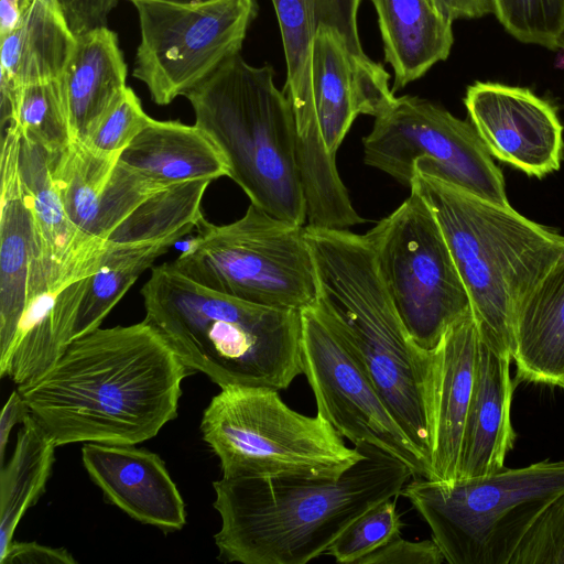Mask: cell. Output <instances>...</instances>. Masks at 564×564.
I'll return each mask as SVG.
<instances>
[{"instance_id":"obj_8","label":"cell","mask_w":564,"mask_h":564,"mask_svg":"<svg viewBox=\"0 0 564 564\" xmlns=\"http://www.w3.org/2000/svg\"><path fill=\"white\" fill-rule=\"evenodd\" d=\"M200 430L227 478H336L362 457L321 415L294 411L264 387L221 388Z\"/></svg>"},{"instance_id":"obj_6","label":"cell","mask_w":564,"mask_h":564,"mask_svg":"<svg viewBox=\"0 0 564 564\" xmlns=\"http://www.w3.org/2000/svg\"><path fill=\"white\" fill-rule=\"evenodd\" d=\"M185 97L195 124L220 151L228 177L251 204L305 226L295 117L283 89L274 84L273 67L250 65L238 53Z\"/></svg>"},{"instance_id":"obj_22","label":"cell","mask_w":564,"mask_h":564,"mask_svg":"<svg viewBox=\"0 0 564 564\" xmlns=\"http://www.w3.org/2000/svg\"><path fill=\"white\" fill-rule=\"evenodd\" d=\"M119 162L165 188L228 176L214 142L196 124L175 120L152 119L121 152Z\"/></svg>"},{"instance_id":"obj_42","label":"cell","mask_w":564,"mask_h":564,"mask_svg":"<svg viewBox=\"0 0 564 564\" xmlns=\"http://www.w3.org/2000/svg\"><path fill=\"white\" fill-rule=\"evenodd\" d=\"M134 1V0H129ZM152 1H160V2H167V3H177V4H196V3H203L212 0H152Z\"/></svg>"},{"instance_id":"obj_14","label":"cell","mask_w":564,"mask_h":564,"mask_svg":"<svg viewBox=\"0 0 564 564\" xmlns=\"http://www.w3.org/2000/svg\"><path fill=\"white\" fill-rule=\"evenodd\" d=\"M282 39L286 65L283 91L296 122V158L303 186L318 191L339 180L336 158L323 145L315 115L312 86L314 40L322 28H332L346 40L362 62L365 53L358 32L361 0H271Z\"/></svg>"},{"instance_id":"obj_41","label":"cell","mask_w":564,"mask_h":564,"mask_svg":"<svg viewBox=\"0 0 564 564\" xmlns=\"http://www.w3.org/2000/svg\"><path fill=\"white\" fill-rule=\"evenodd\" d=\"M22 0H0V35L14 29L21 15Z\"/></svg>"},{"instance_id":"obj_38","label":"cell","mask_w":564,"mask_h":564,"mask_svg":"<svg viewBox=\"0 0 564 564\" xmlns=\"http://www.w3.org/2000/svg\"><path fill=\"white\" fill-rule=\"evenodd\" d=\"M73 555L63 547H51L37 542L13 541L0 557V564H75Z\"/></svg>"},{"instance_id":"obj_29","label":"cell","mask_w":564,"mask_h":564,"mask_svg":"<svg viewBox=\"0 0 564 564\" xmlns=\"http://www.w3.org/2000/svg\"><path fill=\"white\" fill-rule=\"evenodd\" d=\"M1 94V128L14 126L23 139L55 156L75 142L61 78L19 86Z\"/></svg>"},{"instance_id":"obj_7","label":"cell","mask_w":564,"mask_h":564,"mask_svg":"<svg viewBox=\"0 0 564 564\" xmlns=\"http://www.w3.org/2000/svg\"><path fill=\"white\" fill-rule=\"evenodd\" d=\"M564 492V459L442 482L412 477L400 495L449 564H509L542 511Z\"/></svg>"},{"instance_id":"obj_20","label":"cell","mask_w":564,"mask_h":564,"mask_svg":"<svg viewBox=\"0 0 564 564\" xmlns=\"http://www.w3.org/2000/svg\"><path fill=\"white\" fill-rule=\"evenodd\" d=\"M480 333L470 312L453 324L434 348L432 408V480L458 478L462 445L470 405Z\"/></svg>"},{"instance_id":"obj_28","label":"cell","mask_w":564,"mask_h":564,"mask_svg":"<svg viewBox=\"0 0 564 564\" xmlns=\"http://www.w3.org/2000/svg\"><path fill=\"white\" fill-rule=\"evenodd\" d=\"M9 463L0 473V557L13 542L18 523L45 490L56 445L30 414L22 423Z\"/></svg>"},{"instance_id":"obj_4","label":"cell","mask_w":564,"mask_h":564,"mask_svg":"<svg viewBox=\"0 0 564 564\" xmlns=\"http://www.w3.org/2000/svg\"><path fill=\"white\" fill-rule=\"evenodd\" d=\"M149 319L182 361L220 388L285 390L302 375V312L250 303L208 289L171 262L141 289Z\"/></svg>"},{"instance_id":"obj_43","label":"cell","mask_w":564,"mask_h":564,"mask_svg":"<svg viewBox=\"0 0 564 564\" xmlns=\"http://www.w3.org/2000/svg\"><path fill=\"white\" fill-rule=\"evenodd\" d=\"M561 48H563V50H564V42H563V45H562V47H561Z\"/></svg>"},{"instance_id":"obj_18","label":"cell","mask_w":564,"mask_h":564,"mask_svg":"<svg viewBox=\"0 0 564 564\" xmlns=\"http://www.w3.org/2000/svg\"><path fill=\"white\" fill-rule=\"evenodd\" d=\"M20 174L30 205L48 291L91 276L108 248L70 219L52 172V155L21 137Z\"/></svg>"},{"instance_id":"obj_5","label":"cell","mask_w":564,"mask_h":564,"mask_svg":"<svg viewBox=\"0 0 564 564\" xmlns=\"http://www.w3.org/2000/svg\"><path fill=\"white\" fill-rule=\"evenodd\" d=\"M410 189L443 231L481 338L511 355L517 312L564 259V236L435 176L415 172Z\"/></svg>"},{"instance_id":"obj_36","label":"cell","mask_w":564,"mask_h":564,"mask_svg":"<svg viewBox=\"0 0 564 564\" xmlns=\"http://www.w3.org/2000/svg\"><path fill=\"white\" fill-rule=\"evenodd\" d=\"M443 562L445 558L433 539L413 542L399 534L360 558L357 564H441Z\"/></svg>"},{"instance_id":"obj_11","label":"cell","mask_w":564,"mask_h":564,"mask_svg":"<svg viewBox=\"0 0 564 564\" xmlns=\"http://www.w3.org/2000/svg\"><path fill=\"white\" fill-rule=\"evenodd\" d=\"M362 143L365 163L402 185L420 172L510 206L503 175L474 124L427 99L395 97Z\"/></svg>"},{"instance_id":"obj_10","label":"cell","mask_w":564,"mask_h":564,"mask_svg":"<svg viewBox=\"0 0 564 564\" xmlns=\"http://www.w3.org/2000/svg\"><path fill=\"white\" fill-rule=\"evenodd\" d=\"M365 236L405 329L421 348L434 349L446 330L473 310L432 210L411 191Z\"/></svg>"},{"instance_id":"obj_2","label":"cell","mask_w":564,"mask_h":564,"mask_svg":"<svg viewBox=\"0 0 564 564\" xmlns=\"http://www.w3.org/2000/svg\"><path fill=\"white\" fill-rule=\"evenodd\" d=\"M362 457L336 478H227L213 482L221 527L219 558L242 564H305L326 554L373 506L400 496L410 468L361 443Z\"/></svg>"},{"instance_id":"obj_33","label":"cell","mask_w":564,"mask_h":564,"mask_svg":"<svg viewBox=\"0 0 564 564\" xmlns=\"http://www.w3.org/2000/svg\"><path fill=\"white\" fill-rule=\"evenodd\" d=\"M399 496L373 506L352 521L328 547L326 554L337 563L357 564L401 533L403 525L397 510Z\"/></svg>"},{"instance_id":"obj_16","label":"cell","mask_w":564,"mask_h":564,"mask_svg":"<svg viewBox=\"0 0 564 564\" xmlns=\"http://www.w3.org/2000/svg\"><path fill=\"white\" fill-rule=\"evenodd\" d=\"M21 134L8 124L1 142L0 376L28 301L47 290L33 217L20 174Z\"/></svg>"},{"instance_id":"obj_26","label":"cell","mask_w":564,"mask_h":564,"mask_svg":"<svg viewBox=\"0 0 564 564\" xmlns=\"http://www.w3.org/2000/svg\"><path fill=\"white\" fill-rule=\"evenodd\" d=\"M75 42L55 0H22L17 25L1 36L0 90L61 78Z\"/></svg>"},{"instance_id":"obj_27","label":"cell","mask_w":564,"mask_h":564,"mask_svg":"<svg viewBox=\"0 0 564 564\" xmlns=\"http://www.w3.org/2000/svg\"><path fill=\"white\" fill-rule=\"evenodd\" d=\"M87 278L32 296L22 315L3 377L18 386L44 375L72 341Z\"/></svg>"},{"instance_id":"obj_34","label":"cell","mask_w":564,"mask_h":564,"mask_svg":"<svg viewBox=\"0 0 564 564\" xmlns=\"http://www.w3.org/2000/svg\"><path fill=\"white\" fill-rule=\"evenodd\" d=\"M509 564H564V492L536 518Z\"/></svg>"},{"instance_id":"obj_25","label":"cell","mask_w":564,"mask_h":564,"mask_svg":"<svg viewBox=\"0 0 564 564\" xmlns=\"http://www.w3.org/2000/svg\"><path fill=\"white\" fill-rule=\"evenodd\" d=\"M370 1L378 17L384 62L393 69L394 93L448 57L453 22L437 11L433 0Z\"/></svg>"},{"instance_id":"obj_37","label":"cell","mask_w":564,"mask_h":564,"mask_svg":"<svg viewBox=\"0 0 564 564\" xmlns=\"http://www.w3.org/2000/svg\"><path fill=\"white\" fill-rule=\"evenodd\" d=\"M75 37L107 26L119 0H55Z\"/></svg>"},{"instance_id":"obj_32","label":"cell","mask_w":564,"mask_h":564,"mask_svg":"<svg viewBox=\"0 0 564 564\" xmlns=\"http://www.w3.org/2000/svg\"><path fill=\"white\" fill-rule=\"evenodd\" d=\"M496 18L514 39L555 51L564 42V0H492Z\"/></svg>"},{"instance_id":"obj_19","label":"cell","mask_w":564,"mask_h":564,"mask_svg":"<svg viewBox=\"0 0 564 564\" xmlns=\"http://www.w3.org/2000/svg\"><path fill=\"white\" fill-rule=\"evenodd\" d=\"M82 458L105 499L134 520L166 532L185 525L184 501L155 453L133 445L89 442L82 448Z\"/></svg>"},{"instance_id":"obj_40","label":"cell","mask_w":564,"mask_h":564,"mask_svg":"<svg viewBox=\"0 0 564 564\" xmlns=\"http://www.w3.org/2000/svg\"><path fill=\"white\" fill-rule=\"evenodd\" d=\"M437 11L448 21L478 19L494 11L492 0H433Z\"/></svg>"},{"instance_id":"obj_31","label":"cell","mask_w":564,"mask_h":564,"mask_svg":"<svg viewBox=\"0 0 564 564\" xmlns=\"http://www.w3.org/2000/svg\"><path fill=\"white\" fill-rule=\"evenodd\" d=\"M172 242L109 249L100 268L87 278L72 340L100 327L104 319Z\"/></svg>"},{"instance_id":"obj_1","label":"cell","mask_w":564,"mask_h":564,"mask_svg":"<svg viewBox=\"0 0 564 564\" xmlns=\"http://www.w3.org/2000/svg\"><path fill=\"white\" fill-rule=\"evenodd\" d=\"M189 371L144 317L73 339L44 375L18 391L56 447L134 445L176 417Z\"/></svg>"},{"instance_id":"obj_21","label":"cell","mask_w":564,"mask_h":564,"mask_svg":"<svg viewBox=\"0 0 564 564\" xmlns=\"http://www.w3.org/2000/svg\"><path fill=\"white\" fill-rule=\"evenodd\" d=\"M511 360L510 354L498 350L480 336L457 480L490 476L505 468L506 456L516 440L511 422Z\"/></svg>"},{"instance_id":"obj_12","label":"cell","mask_w":564,"mask_h":564,"mask_svg":"<svg viewBox=\"0 0 564 564\" xmlns=\"http://www.w3.org/2000/svg\"><path fill=\"white\" fill-rule=\"evenodd\" d=\"M132 3L141 35L132 75L160 106L185 96L240 53L259 9L257 0Z\"/></svg>"},{"instance_id":"obj_17","label":"cell","mask_w":564,"mask_h":564,"mask_svg":"<svg viewBox=\"0 0 564 564\" xmlns=\"http://www.w3.org/2000/svg\"><path fill=\"white\" fill-rule=\"evenodd\" d=\"M390 75L377 62L365 63L332 28L314 40L312 86L319 135L326 151L337 150L359 115L377 117L394 100Z\"/></svg>"},{"instance_id":"obj_15","label":"cell","mask_w":564,"mask_h":564,"mask_svg":"<svg viewBox=\"0 0 564 564\" xmlns=\"http://www.w3.org/2000/svg\"><path fill=\"white\" fill-rule=\"evenodd\" d=\"M464 104L492 156L536 177L560 169L563 126L549 101L528 88L476 82Z\"/></svg>"},{"instance_id":"obj_39","label":"cell","mask_w":564,"mask_h":564,"mask_svg":"<svg viewBox=\"0 0 564 564\" xmlns=\"http://www.w3.org/2000/svg\"><path fill=\"white\" fill-rule=\"evenodd\" d=\"M31 414L29 405L21 393L14 390L6 402L0 419V460L4 462L6 446L10 432L17 423H23Z\"/></svg>"},{"instance_id":"obj_9","label":"cell","mask_w":564,"mask_h":564,"mask_svg":"<svg viewBox=\"0 0 564 564\" xmlns=\"http://www.w3.org/2000/svg\"><path fill=\"white\" fill-rule=\"evenodd\" d=\"M196 236L171 263L188 279L223 294L276 308L314 305L317 282L305 226L250 204L226 225L203 217Z\"/></svg>"},{"instance_id":"obj_30","label":"cell","mask_w":564,"mask_h":564,"mask_svg":"<svg viewBox=\"0 0 564 564\" xmlns=\"http://www.w3.org/2000/svg\"><path fill=\"white\" fill-rule=\"evenodd\" d=\"M120 154L105 153L75 141L65 151L52 156L54 181L70 219L98 240L101 196Z\"/></svg>"},{"instance_id":"obj_24","label":"cell","mask_w":564,"mask_h":564,"mask_svg":"<svg viewBox=\"0 0 564 564\" xmlns=\"http://www.w3.org/2000/svg\"><path fill=\"white\" fill-rule=\"evenodd\" d=\"M511 357L518 381L564 389V259L521 303Z\"/></svg>"},{"instance_id":"obj_35","label":"cell","mask_w":564,"mask_h":564,"mask_svg":"<svg viewBox=\"0 0 564 564\" xmlns=\"http://www.w3.org/2000/svg\"><path fill=\"white\" fill-rule=\"evenodd\" d=\"M152 119L135 93L127 87L83 143L105 153H121Z\"/></svg>"},{"instance_id":"obj_23","label":"cell","mask_w":564,"mask_h":564,"mask_svg":"<svg viewBox=\"0 0 564 564\" xmlns=\"http://www.w3.org/2000/svg\"><path fill=\"white\" fill-rule=\"evenodd\" d=\"M117 34L107 26L76 37L61 82L75 141L85 142L128 87Z\"/></svg>"},{"instance_id":"obj_13","label":"cell","mask_w":564,"mask_h":564,"mask_svg":"<svg viewBox=\"0 0 564 564\" xmlns=\"http://www.w3.org/2000/svg\"><path fill=\"white\" fill-rule=\"evenodd\" d=\"M301 365L317 414L339 435L354 446L367 443L382 449L405 464L412 477L431 479L427 459L313 306L302 311Z\"/></svg>"},{"instance_id":"obj_3","label":"cell","mask_w":564,"mask_h":564,"mask_svg":"<svg viewBox=\"0 0 564 564\" xmlns=\"http://www.w3.org/2000/svg\"><path fill=\"white\" fill-rule=\"evenodd\" d=\"M305 237L317 282L314 311L430 464L434 349L421 348L405 329L365 235L305 226Z\"/></svg>"}]
</instances>
